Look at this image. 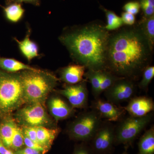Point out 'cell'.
Instances as JSON below:
<instances>
[{"mask_svg": "<svg viewBox=\"0 0 154 154\" xmlns=\"http://www.w3.org/2000/svg\"><path fill=\"white\" fill-rule=\"evenodd\" d=\"M0 154H14V152L11 149L7 148L0 140Z\"/></svg>", "mask_w": 154, "mask_h": 154, "instance_id": "cell-35", "label": "cell"}, {"mask_svg": "<svg viewBox=\"0 0 154 154\" xmlns=\"http://www.w3.org/2000/svg\"><path fill=\"white\" fill-rule=\"evenodd\" d=\"M30 30H28L27 35L23 40L19 41L15 38L22 54L29 62L39 55L38 45L30 39Z\"/></svg>", "mask_w": 154, "mask_h": 154, "instance_id": "cell-17", "label": "cell"}, {"mask_svg": "<svg viewBox=\"0 0 154 154\" xmlns=\"http://www.w3.org/2000/svg\"><path fill=\"white\" fill-rule=\"evenodd\" d=\"M24 140L25 146L37 150L41 152L42 153L44 154L46 153V152H45L44 149L42 147L39 145L38 144L35 143L33 141L30 140L29 138L25 136V135H24Z\"/></svg>", "mask_w": 154, "mask_h": 154, "instance_id": "cell-31", "label": "cell"}, {"mask_svg": "<svg viewBox=\"0 0 154 154\" xmlns=\"http://www.w3.org/2000/svg\"><path fill=\"white\" fill-rule=\"evenodd\" d=\"M4 13L7 19L10 22H17L20 21L25 13L21 4L14 3L4 8Z\"/></svg>", "mask_w": 154, "mask_h": 154, "instance_id": "cell-21", "label": "cell"}, {"mask_svg": "<svg viewBox=\"0 0 154 154\" xmlns=\"http://www.w3.org/2000/svg\"><path fill=\"white\" fill-rule=\"evenodd\" d=\"M121 19L123 24L130 26L133 25L135 22L134 15L128 12H123L122 14Z\"/></svg>", "mask_w": 154, "mask_h": 154, "instance_id": "cell-32", "label": "cell"}, {"mask_svg": "<svg viewBox=\"0 0 154 154\" xmlns=\"http://www.w3.org/2000/svg\"><path fill=\"white\" fill-rule=\"evenodd\" d=\"M85 66L82 65H71L63 68L60 72V79L69 85H75L83 81Z\"/></svg>", "mask_w": 154, "mask_h": 154, "instance_id": "cell-15", "label": "cell"}, {"mask_svg": "<svg viewBox=\"0 0 154 154\" xmlns=\"http://www.w3.org/2000/svg\"><path fill=\"white\" fill-rule=\"evenodd\" d=\"M14 154H44L41 152L27 147H24L14 152Z\"/></svg>", "mask_w": 154, "mask_h": 154, "instance_id": "cell-34", "label": "cell"}, {"mask_svg": "<svg viewBox=\"0 0 154 154\" xmlns=\"http://www.w3.org/2000/svg\"><path fill=\"white\" fill-rule=\"evenodd\" d=\"M138 154H154V127L152 126L140 137Z\"/></svg>", "mask_w": 154, "mask_h": 154, "instance_id": "cell-18", "label": "cell"}, {"mask_svg": "<svg viewBox=\"0 0 154 154\" xmlns=\"http://www.w3.org/2000/svg\"><path fill=\"white\" fill-rule=\"evenodd\" d=\"M102 124V118L92 110L80 114L68 128L69 137L77 141H91Z\"/></svg>", "mask_w": 154, "mask_h": 154, "instance_id": "cell-5", "label": "cell"}, {"mask_svg": "<svg viewBox=\"0 0 154 154\" xmlns=\"http://www.w3.org/2000/svg\"><path fill=\"white\" fill-rule=\"evenodd\" d=\"M139 2L144 17L148 18L154 15V0H139Z\"/></svg>", "mask_w": 154, "mask_h": 154, "instance_id": "cell-27", "label": "cell"}, {"mask_svg": "<svg viewBox=\"0 0 154 154\" xmlns=\"http://www.w3.org/2000/svg\"><path fill=\"white\" fill-rule=\"evenodd\" d=\"M0 68L10 73H16L26 70H35L36 68L28 66L13 58L0 57Z\"/></svg>", "mask_w": 154, "mask_h": 154, "instance_id": "cell-19", "label": "cell"}, {"mask_svg": "<svg viewBox=\"0 0 154 154\" xmlns=\"http://www.w3.org/2000/svg\"><path fill=\"white\" fill-rule=\"evenodd\" d=\"M114 127L103 123L91 141L90 146L94 154H111L115 140Z\"/></svg>", "mask_w": 154, "mask_h": 154, "instance_id": "cell-8", "label": "cell"}, {"mask_svg": "<svg viewBox=\"0 0 154 154\" xmlns=\"http://www.w3.org/2000/svg\"><path fill=\"white\" fill-rule=\"evenodd\" d=\"M152 99L145 96L131 98L128 105L124 107L131 116L140 117L147 115L154 110Z\"/></svg>", "mask_w": 154, "mask_h": 154, "instance_id": "cell-12", "label": "cell"}, {"mask_svg": "<svg viewBox=\"0 0 154 154\" xmlns=\"http://www.w3.org/2000/svg\"><path fill=\"white\" fill-rule=\"evenodd\" d=\"M150 113L142 117L130 116L119 124L115 132L114 145L122 144L125 149L132 146L135 140L151 121Z\"/></svg>", "mask_w": 154, "mask_h": 154, "instance_id": "cell-7", "label": "cell"}, {"mask_svg": "<svg viewBox=\"0 0 154 154\" xmlns=\"http://www.w3.org/2000/svg\"><path fill=\"white\" fill-rule=\"evenodd\" d=\"M25 104L19 73L0 70V117L11 115Z\"/></svg>", "mask_w": 154, "mask_h": 154, "instance_id": "cell-4", "label": "cell"}, {"mask_svg": "<svg viewBox=\"0 0 154 154\" xmlns=\"http://www.w3.org/2000/svg\"><path fill=\"white\" fill-rule=\"evenodd\" d=\"M92 108L99 114L102 119H105L107 121H118L124 114L125 110L120 108L115 104L108 101L102 99H96L92 103Z\"/></svg>", "mask_w": 154, "mask_h": 154, "instance_id": "cell-11", "label": "cell"}, {"mask_svg": "<svg viewBox=\"0 0 154 154\" xmlns=\"http://www.w3.org/2000/svg\"><path fill=\"white\" fill-rule=\"evenodd\" d=\"M25 147L24 145V135L22 128L17 124L12 138L11 149L14 152Z\"/></svg>", "mask_w": 154, "mask_h": 154, "instance_id": "cell-25", "label": "cell"}, {"mask_svg": "<svg viewBox=\"0 0 154 154\" xmlns=\"http://www.w3.org/2000/svg\"><path fill=\"white\" fill-rule=\"evenodd\" d=\"M72 154H94L88 143L82 142L76 145Z\"/></svg>", "mask_w": 154, "mask_h": 154, "instance_id": "cell-28", "label": "cell"}, {"mask_svg": "<svg viewBox=\"0 0 154 154\" xmlns=\"http://www.w3.org/2000/svg\"><path fill=\"white\" fill-rule=\"evenodd\" d=\"M41 0H5V3L7 5L14 3L21 4L22 3H27L32 4L35 6H39Z\"/></svg>", "mask_w": 154, "mask_h": 154, "instance_id": "cell-33", "label": "cell"}, {"mask_svg": "<svg viewBox=\"0 0 154 154\" xmlns=\"http://www.w3.org/2000/svg\"><path fill=\"white\" fill-rule=\"evenodd\" d=\"M19 73L25 105L38 103L44 105L48 96L57 85V78L51 73L38 69Z\"/></svg>", "mask_w": 154, "mask_h": 154, "instance_id": "cell-3", "label": "cell"}, {"mask_svg": "<svg viewBox=\"0 0 154 154\" xmlns=\"http://www.w3.org/2000/svg\"><path fill=\"white\" fill-rule=\"evenodd\" d=\"M48 107L50 113L56 122L69 118L74 113V108L59 96L51 98Z\"/></svg>", "mask_w": 154, "mask_h": 154, "instance_id": "cell-13", "label": "cell"}, {"mask_svg": "<svg viewBox=\"0 0 154 154\" xmlns=\"http://www.w3.org/2000/svg\"><path fill=\"white\" fill-rule=\"evenodd\" d=\"M128 154V153L127 151V150H126L124 152H123V153H122V154Z\"/></svg>", "mask_w": 154, "mask_h": 154, "instance_id": "cell-36", "label": "cell"}, {"mask_svg": "<svg viewBox=\"0 0 154 154\" xmlns=\"http://www.w3.org/2000/svg\"><path fill=\"white\" fill-rule=\"evenodd\" d=\"M36 128L37 143L47 153L51 148L54 141L60 132V128L38 127Z\"/></svg>", "mask_w": 154, "mask_h": 154, "instance_id": "cell-16", "label": "cell"}, {"mask_svg": "<svg viewBox=\"0 0 154 154\" xmlns=\"http://www.w3.org/2000/svg\"><path fill=\"white\" fill-rule=\"evenodd\" d=\"M139 27L152 50L154 45V15L148 18L144 17Z\"/></svg>", "mask_w": 154, "mask_h": 154, "instance_id": "cell-20", "label": "cell"}, {"mask_svg": "<svg viewBox=\"0 0 154 154\" xmlns=\"http://www.w3.org/2000/svg\"><path fill=\"white\" fill-rule=\"evenodd\" d=\"M103 10L107 18V25L105 28L107 31L116 30L123 25L121 17H118L113 11L105 8Z\"/></svg>", "mask_w": 154, "mask_h": 154, "instance_id": "cell-23", "label": "cell"}, {"mask_svg": "<svg viewBox=\"0 0 154 154\" xmlns=\"http://www.w3.org/2000/svg\"><path fill=\"white\" fill-rule=\"evenodd\" d=\"M57 93L66 98L73 108H85L88 106V91L86 81L67 86Z\"/></svg>", "mask_w": 154, "mask_h": 154, "instance_id": "cell-10", "label": "cell"}, {"mask_svg": "<svg viewBox=\"0 0 154 154\" xmlns=\"http://www.w3.org/2000/svg\"><path fill=\"white\" fill-rule=\"evenodd\" d=\"M110 36L105 27L92 24L63 34L60 40L80 64L88 69L103 71Z\"/></svg>", "mask_w": 154, "mask_h": 154, "instance_id": "cell-2", "label": "cell"}, {"mask_svg": "<svg viewBox=\"0 0 154 154\" xmlns=\"http://www.w3.org/2000/svg\"><path fill=\"white\" fill-rule=\"evenodd\" d=\"M132 80L121 78L105 91V96L109 101L115 105L129 101L135 92Z\"/></svg>", "mask_w": 154, "mask_h": 154, "instance_id": "cell-9", "label": "cell"}, {"mask_svg": "<svg viewBox=\"0 0 154 154\" xmlns=\"http://www.w3.org/2000/svg\"><path fill=\"white\" fill-rule=\"evenodd\" d=\"M122 77L117 76L111 72L102 71L101 72V84L99 88V94L110 88L117 80Z\"/></svg>", "mask_w": 154, "mask_h": 154, "instance_id": "cell-24", "label": "cell"}, {"mask_svg": "<svg viewBox=\"0 0 154 154\" xmlns=\"http://www.w3.org/2000/svg\"><path fill=\"white\" fill-rule=\"evenodd\" d=\"M14 119L21 126L56 128L44 105L40 103L26 104L24 107H20L16 111Z\"/></svg>", "mask_w": 154, "mask_h": 154, "instance_id": "cell-6", "label": "cell"}, {"mask_svg": "<svg viewBox=\"0 0 154 154\" xmlns=\"http://www.w3.org/2000/svg\"><path fill=\"white\" fill-rule=\"evenodd\" d=\"M152 51L140 27L122 30L109 37L106 68L117 76L132 80L146 67Z\"/></svg>", "mask_w": 154, "mask_h": 154, "instance_id": "cell-1", "label": "cell"}, {"mask_svg": "<svg viewBox=\"0 0 154 154\" xmlns=\"http://www.w3.org/2000/svg\"><path fill=\"white\" fill-rule=\"evenodd\" d=\"M101 72L102 71L88 69L84 75L91 83L93 94L96 99L99 98L100 96L99 91L101 84Z\"/></svg>", "mask_w": 154, "mask_h": 154, "instance_id": "cell-22", "label": "cell"}, {"mask_svg": "<svg viewBox=\"0 0 154 154\" xmlns=\"http://www.w3.org/2000/svg\"><path fill=\"white\" fill-rule=\"evenodd\" d=\"M142 79L139 84V87L142 90L146 91L149 84L154 77V66H147L143 72Z\"/></svg>", "mask_w": 154, "mask_h": 154, "instance_id": "cell-26", "label": "cell"}, {"mask_svg": "<svg viewBox=\"0 0 154 154\" xmlns=\"http://www.w3.org/2000/svg\"><path fill=\"white\" fill-rule=\"evenodd\" d=\"M140 9L139 2H131L126 3L123 7L125 11L134 15H136L139 12Z\"/></svg>", "mask_w": 154, "mask_h": 154, "instance_id": "cell-30", "label": "cell"}, {"mask_svg": "<svg viewBox=\"0 0 154 154\" xmlns=\"http://www.w3.org/2000/svg\"><path fill=\"white\" fill-rule=\"evenodd\" d=\"M17 125L11 115L0 117V140L7 148L11 149L12 138Z\"/></svg>", "mask_w": 154, "mask_h": 154, "instance_id": "cell-14", "label": "cell"}, {"mask_svg": "<svg viewBox=\"0 0 154 154\" xmlns=\"http://www.w3.org/2000/svg\"><path fill=\"white\" fill-rule=\"evenodd\" d=\"M22 132L25 136L29 138L35 143L38 144L36 137V127H32L21 126Z\"/></svg>", "mask_w": 154, "mask_h": 154, "instance_id": "cell-29", "label": "cell"}]
</instances>
